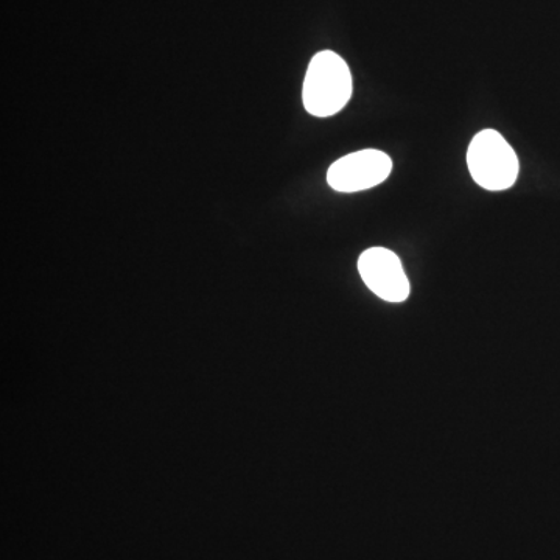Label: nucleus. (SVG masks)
Segmentation results:
<instances>
[{
    "instance_id": "f257e3e1",
    "label": "nucleus",
    "mask_w": 560,
    "mask_h": 560,
    "mask_svg": "<svg viewBox=\"0 0 560 560\" xmlns=\"http://www.w3.org/2000/svg\"><path fill=\"white\" fill-rule=\"evenodd\" d=\"M352 97V73L348 62L331 50L316 54L305 73L302 102L308 114L330 117L340 113Z\"/></svg>"
},
{
    "instance_id": "f03ea898",
    "label": "nucleus",
    "mask_w": 560,
    "mask_h": 560,
    "mask_svg": "<svg viewBox=\"0 0 560 560\" xmlns=\"http://www.w3.org/2000/svg\"><path fill=\"white\" fill-rule=\"evenodd\" d=\"M471 178L482 189H511L521 172V162L506 139L495 130L478 132L467 150Z\"/></svg>"
},
{
    "instance_id": "7ed1b4c3",
    "label": "nucleus",
    "mask_w": 560,
    "mask_h": 560,
    "mask_svg": "<svg viewBox=\"0 0 560 560\" xmlns=\"http://www.w3.org/2000/svg\"><path fill=\"white\" fill-rule=\"evenodd\" d=\"M393 171V161L381 150H361L335 161L327 172V183L341 194L372 189L385 183Z\"/></svg>"
},
{
    "instance_id": "20e7f679",
    "label": "nucleus",
    "mask_w": 560,
    "mask_h": 560,
    "mask_svg": "<svg viewBox=\"0 0 560 560\" xmlns=\"http://www.w3.org/2000/svg\"><path fill=\"white\" fill-rule=\"evenodd\" d=\"M361 279L383 301L404 302L410 296V282L393 250L370 248L359 259Z\"/></svg>"
}]
</instances>
